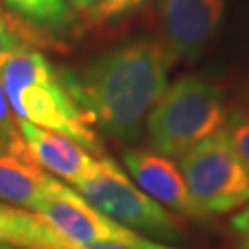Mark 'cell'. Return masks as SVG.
Listing matches in <instances>:
<instances>
[{
    "label": "cell",
    "instance_id": "1",
    "mask_svg": "<svg viewBox=\"0 0 249 249\" xmlns=\"http://www.w3.org/2000/svg\"><path fill=\"white\" fill-rule=\"evenodd\" d=\"M172 67L157 39H137L109 48L80 69L57 72L90 124L131 144L141 139L151 107L168 87Z\"/></svg>",
    "mask_w": 249,
    "mask_h": 249
},
{
    "label": "cell",
    "instance_id": "2",
    "mask_svg": "<svg viewBox=\"0 0 249 249\" xmlns=\"http://www.w3.org/2000/svg\"><path fill=\"white\" fill-rule=\"evenodd\" d=\"M0 78L17 122L63 135L104 157V146L90 120L63 85L57 69L39 50L30 48L4 57Z\"/></svg>",
    "mask_w": 249,
    "mask_h": 249
},
{
    "label": "cell",
    "instance_id": "3",
    "mask_svg": "<svg viewBox=\"0 0 249 249\" xmlns=\"http://www.w3.org/2000/svg\"><path fill=\"white\" fill-rule=\"evenodd\" d=\"M227 122L225 92L201 76H183L168 85L146 118L151 151L181 157Z\"/></svg>",
    "mask_w": 249,
    "mask_h": 249
},
{
    "label": "cell",
    "instance_id": "4",
    "mask_svg": "<svg viewBox=\"0 0 249 249\" xmlns=\"http://www.w3.org/2000/svg\"><path fill=\"white\" fill-rule=\"evenodd\" d=\"M96 211L137 234L176 242L185 236V223L127 178L124 170L109 157H98L96 166L87 178L74 185Z\"/></svg>",
    "mask_w": 249,
    "mask_h": 249
},
{
    "label": "cell",
    "instance_id": "5",
    "mask_svg": "<svg viewBox=\"0 0 249 249\" xmlns=\"http://www.w3.org/2000/svg\"><path fill=\"white\" fill-rule=\"evenodd\" d=\"M178 168L190 196L207 216L238 211L249 203V172L223 129L183 153Z\"/></svg>",
    "mask_w": 249,
    "mask_h": 249
},
{
    "label": "cell",
    "instance_id": "6",
    "mask_svg": "<svg viewBox=\"0 0 249 249\" xmlns=\"http://www.w3.org/2000/svg\"><path fill=\"white\" fill-rule=\"evenodd\" d=\"M223 0H155L157 41L172 61L197 59L222 24Z\"/></svg>",
    "mask_w": 249,
    "mask_h": 249
},
{
    "label": "cell",
    "instance_id": "7",
    "mask_svg": "<svg viewBox=\"0 0 249 249\" xmlns=\"http://www.w3.org/2000/svg\"><path fill=\"white\" fill-rule=\"evenodd\" d=\"M36 214H39L65 240L76 246L120 240L137 234L96 211L80 192L61 181L37 209Z\"/></svg>",
    "mask_w": 249,
    "mask_h": 249
},
{
    "label": "cell",
    "instance_id": "8",
    "mask_svg": "<svg viewBox=\"0 0 249 249\" xmlns=\"http://www.w3.org/2000/svg\"><path fill=\"white\" fill-rule=\"evenodd\" d=\"M122 162L135 185L166 211L188 220L209 218L190 196L185 179L170 157L151 150H129L122 155Z\"/></svg>",
    "mask_w": 249,
    "mask_h": 249
},
{
    "label": "cell",
    "instance_id": "9",
    "mask_svg": "<svg viewBox=\"0 0 249 249\" xmlns=\"http://www.w3.org/2000/svg\"><path fill=\"white\" fill-rule=\"evenodd\" d=\"M57 178L48 174L30 155L22 137L0 142V201L36 213L57 187Z\"/></svg>",
    "mask_w": 249,
    "mask_h": 249
},
{
    "label": "cell",
    "instance_id": "10",
    "mask_svg": "<svg viewBox=\"0 0 249 249\" xmlns=\"http://www.w3.org/2000/svg\"><path fill=\"white\" fill-rule=\"evenodd\" d=\"M17 125L30 155L37 160V164L72 187L87 178L98 162V155L63 135L46 131L30 122H17Z\"/></svg>",
    "mask_w": 249,
    "mask_h": 249
},
{
    "label": "cell",
    "instance_id": "11",
    "mask_svg": "<svg viewBox=\"0 0 249 249\" xmlns=\"http://www.w3.org/2000/svg\"><path fill=\"white\" fill-rule=\"evenodd\" d=\"M0 242L18 249H80L36 213L0 201Z\"/></svg>",
    "mask_w": 249,
    "mask_h": 249
},
{
    "label": "cell",
    "instance_id": "12",
    "mask_svg": "<svg viewBox=\"0 0 249 249\" xmlns=\"http://www.w3.org/2000/svg\"><path fill=\"white\" fill-rule=\"evenodd\" d=\"M11 17L45 37L67 36L76 24V13L67 0H0Z\"/></svg>",
    "mask_w": 249,
    "mask_h": 249
},
{
    "label": "cell",
    "instance_id": "13",
    "mask_svg": "<svg viewBox=\"0 0 249 249\" xmlns=\"http://www.w3.org/2000/svg\"><path fill=\"white\" fill-rule=\"evenodd\" d=\"M50 45H53L52 39L28 28L20 20L11 17L6 9L0 8V61L11 53L20 52V50Z\"/></svg>",
    "mask_w": 249,
    "mask_h": 249
},
{
    "label": "cell",
    "instance_id": "14",
    "mask_svg": "<svg viewBox=\"0 0 249 249\" xmlns=\"http://www.w3.org/2000/svg\"><path fill=\"white\" fill-rule=\"evenodd\" d=\"M223 133L236 153V157L249 172V116L236 113L231 118H227V122L223 125Z\"/></svg>",
    "mask_w": 249,
    "mask_h": 249
},
{
    "label": "cell",
    "instance_id": "15",
    "mask_svg": "<svg viewBox=\"0 0 249 249\" xmlns=\"http://www.w3.org/2000/svg\"><path fill=\"white\" fill-rule=\"evenodd\" d=\"M144 0H98L90 11V17L96 22H106L113 18L124 17L125 13L137 9Z\"/></svg>",
    "mask_w": 249,
    "mask_h": 249
},
{
    "label": "cell",
    "instance_id": "16",
    "mask_svg": "<svg viewBox=\"0 0 249 249\" xmlns=\"http://www.w3.org/2000/svg\"><path fill=\"white\" fill-rule=\"evenodd\" d=\"M80 249H181L176 246H168V244H159L150 238H144L142 234H133L127 238H120V240H106L96 242V244H87V246H80Z\"/></svg>",
    "mask_w": 249,
    "mask_h": 249
},
{
    "label": "cell",
    "instance_id": "17",
    "mask_svg": "<svg viewBox=\"0 0 249 249\" xmlns=\"http://www.w3.org/2000/svg\"><path fill=\"white\" fill-rule=\"evenodd\" d=\"M17 139H20L17 120L11 113V107L8 104L4 85H2V78H0V142H11Z\"/></svg>",
    "mask_w": 249,
    "mask_h": 249
},
{
    "label": "cell",
    "instance_id": "18",
    "mask_svg": "<svg viewBox=\"0 0 249 249\" xmlns=\"http://www.w3.org/2000/svg\"><path fill=\"white\" fill-rule=\"evenodd\" d=\"M229 225L234 234L236 249H249V203L232 216Z\"/></svg>",
    "mask_w": 249,
    "mask_h": 249
},
{
    "label": "cell",
    "instance_id": "19",
    "mask_svg": "<svg viewBox=\"0 0 249 249\" xmlns=\"http://www.w3.org/2000/svg\"><path fill=\"white\" fill-rule=\"evenodd\" d=\"M69 6H71L74 11H92V8L96 6L98 0H67Z\"/></svg>",
    "mask_w": 249,
    "mask_h": 249
},
{
    "label": "cell",
    "instance_id": "20",
    "mask_svg": "<svg viewBox=\"0 0 249 249\" xmlns=\"http://www.w3.org/2000/svg\"><path fill=\"white\" fill-rule=\"evenodd\" d=\"M0 249H18V248H13V246H8V244H2L0 242Z\"/></svg>",
    "mask_w": 249,
    "mask_h": 249
}]
</instances>
